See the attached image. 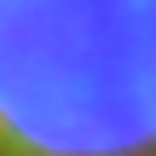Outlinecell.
Wrapping results in <instances>:
<instances>
[{
	"label": "cell",
	"instance_id": "cell-1",
	"mask_svg": "<svg viewBox=\"0 0 156 156\" xmlns=\"http://www.w3.org/2000/svg\"><path fill=\"white\" fill-rule=\"evenodd\" d=\"M0 156H156V0H0Z\"/></svg>",
	"mask_w": 156,
	"mask_h": 156
}]
</instances>
